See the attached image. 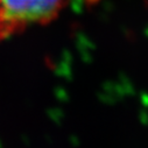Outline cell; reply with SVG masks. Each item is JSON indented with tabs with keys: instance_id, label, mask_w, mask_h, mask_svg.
Segmentation results:
<instances>
[{
	"instance_id": "1",
	"label": "cell",
	"mask_w": 148,
	"mask_h": 148,
	"mask_svg": "<svg viewBox=\"0 0 148 148\" xmlns=\"http://www.w3.org/2000/svg\"><path fill=\"white\" fill-rule=\"evenodd\" d=\"M68 0H0V39L27 25H45L54 20Z\"/></svg>"
}]
</instances>
